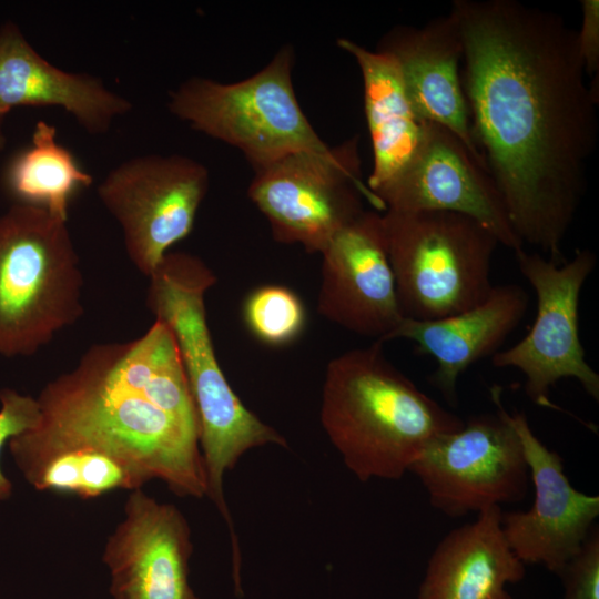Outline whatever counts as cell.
<instances>
[{"mask_svg": "<svg viewBox=\"0 0 599 599\" xmlns=\"http://www.w3.org/2000/svg\"><path fill=\"white\" fill-rule=\"evenodd\" d=\"M565 599H599V531L593 527L558 575Z\"/></svg>", "mask_w": 599, "mask_h": 599, "instance_id": "obj_24", "label": "cell"}, {"mask_svg": "<svg viewBox=\"0 0 599 599\" xmlns=\"http://www.w3.org/2000/svg\"><path fill=\"white\" fill-rule=\"evenodd\" d=\"M581 27L577 30L579 52L587 74L593 77L599 69V1H581Z\"/></svg>", "mask_w": 599, "mask_h": 599, "instance_id": "obj_26", "label": "cell"}, {"mask_svg": "<svg viewBox=\"0 0 599 599\" xmlns=\"http://www.w3.org/2000/svg\"><path fill=\"white\" fill-rule=\"evenodd\" d=\"M40 418L37 398L11 388L0 390V454L16 435L33 428ZM12 494V484L0 466V501Z\"/></svg>", "mask_w": 599, "mask_h": 599, "instance_id": "obj_25", "label": "cell"}, {"mask_svg": "<svg viewBox=\"0 0 599 599\" xmlns=\"http://www.w3.org/2000/svg\"><path fill=\"white\" fill-rule=\"evenodd\" d=\"M247 195L266 217L272 236L322 253L363 211V200L384 210L362 181L358 138L321 152L288 154L254 171Z\"/></svg>", "mask_w": 599, "mask_h": 599, "instance_id": "obj_8", "label": "cell"}, {"mask_svg": "<svg viewBox=\"0 0 599 599\" xmlns=\"http://www.w3.org/2000/svg\"><path fill=\"white\" fill-rule=\"evenodd\" d=\"M83 284L68 222L14 203L0 216V355L31 356L77 323Z\"/></svg>", "mask_w": 599, "mask_h": 599, "instance_id": "obj_5", "label": "cell"}, {"mask_svg": "<svg viewBox=\"0 0 599 599\" xmlns=\"http://www.w3.org/2000/svg\"><path fill=\"white\" fill-rule=\"evenodd\" d=\"M210 184L207 169L181 154H145L113 167L98 196L123 232L131 263L149 277L192 231Z\"/></svg>", "mask_w": 599, "mask_h": 599, "instance_id": "obj_11", "label": "cell"}, {"mask_svg": "<svg viewBox=\"0 0 599 599\" xmlns=\"http://www.w3.org/2000/svg\"><path fill=\"white\" fill-rule=\"evenodd\" d=\"M500 387L490 388L496 414L464 420L433 438L408 471L425 487L433 507L449 517L522 500L529 469L519 436L501 408Z\"/></svg>", "mask_w": 599, "mask_h": 599, "instance_id": "obj_10", "label": "cell"}, {"mask_svg": "<svg viewBox=\"0 0 599 599\" xmlns=\"http://www.w3.org/2000/svg\"><path fill=\"white\" fill-rule=\"evenodd\" d=\"M149 280L146 307L174 336L197 414L206 496L232 531L223 494L224 474L250 449L287 447V441L242 403L219 364L204 300L216 283L211 268L193 254L169 252Z\"/></svg>", "mask_w": 599, "mask_h": 599, "instance_id": "obj_4", "label": "cell"}, {"mask_svg": "<svg viewBox=\"0 0 599 599\" xmlns=\"http://www.w3.org/2000/svg\"><path fill=\"white\" fill-rule=\"evenodd\" d=\"M528 303L521 286L494 285L483 302L460 313L428 321L404 317L389 341L408 339L418 354L432 356L437 366L428 379L447 402L455 404L460 375L498 352L524 319Z\"/></svg>", "mask_w": 599, "mask_h": 599, "instance_id": "obj_18", "label": "cell"}, {"mask_svg": "<svg viewBox=\"0 0 599 599\" xmlns=\"http://www.w3.org/2000/svg\"><path fill=\"white\" fill-rule=\"evenodd\" d=\"M243 316L252 334L272 346L295 341L306 321L302 300L282 285H264L252 291L245 300Z\"/></svg>", "mask_w": 599, "mask_h": 599, "instance_id": "obj_23", "label": "cell"}, {"mask_svg": "<svg viewBox=\"0 0 599 599\" xmlns=\"http://www.w3.org/2000/svg\"><path fill=\"white\" fill-rule=\"evenodd\" d=\"M321 255L319 314L354 334L388 342L404 316L382 215L364 210L331 240Z\"/></svg>", "mask_w": 599, "mask_h": 599, "instance_id": "obj_13", "label": "cell"}, {"mask_svg": "<svg viewBox=\"0 0 599 599\" xmlns=\"http://www.w3.org/2000/svg\"><path fill=\"white\" fill-rule=\"evenodd\" d=\"M383 345L336 356L323 384L322 426L361 481L400 479L433 438L464 425L397 369Z\"/></svg>", "mask_w": 599, "mask_h": 599, "instance_id": "obj_3", "label": "cell"}, {"mask_svg": "<svg viewBox=\"0 0 599 599\" xmlns=\"http://www.w3.org/2000/svg\"><path fill=\"white\" fill-rule=\"evenodd\" d=\"M191 529L172 504L142 488L131 490L124 517L108 538L106 565L113 599H199L189 582Z\"/></svg>", "mask_w": 599, "mask_h": 599, "instance_id": "obj_15", "label": "cell"}, {"mask_svg": "<svg viewBox=\"0 0 599 599\" xmlns=\"http://www.w3.org/2000/svg\"><path fill=\"white\" fill-rule=\"evenodd\" d=\"M382 220L405 318L447 317L489 295L493 257L500 243L480 222L445 211L387 210Z\"/></svg>", "mask_w": 599, "mask_h": 599, "instance_id": "obj_6", "label": "cell"}, {"mask_svg": "<svg viewBox=\"0 0 599 599\" xmlns=\"http://www.w3.org/2000/svg\"><path fill=\"white\" fill-rule=\"evenodd\" d=\"M473 140L516 236L562 262L598 141L577 30L518 0H454Z\"/></svg>", "mask_w": 599, "mask_h": 599, "instance_id": "obj_1", "label": "cell"}, {"mask_svg": "<svg viewBox=\"0 0 599 599\" xmlns=\"http://www.w3.org/2000/svg\"><path fill=\"white\" fill-rule=\"evenodd\" d=\"M500 506L449 531L433 551L418 599H512L507 583L525 577L501 528Z\"/></svg>", "mask_w": 599, "mask_h": 599, "instance_id": "obj_19", "label": "cell"}, {"mask_svg": "<svg viewBox=\"0 0 599 599\" xmlns=\"http://www.w3.org/2000/svg\"><path fill=\"white\" fill-rule=\"evenodd\" d=\"M37 490L92 499L116 489H138L126 469L112 458L90 451L55 453L19 467Z\"/></svg>", "mask_w": 599, "mask_h": 599, "instance_id": "obj_22", "label": "cell"}, {"mask_svg": "<svg viewBox=\"0 0 599 599\" xmlns=\"http://www.w3.org/2000/svg\"><path fill=\"white\" fill-rule=\"evenodd\" d=\"M7 138L2 129V122H0V152L6 148Z\"/></svg>", "mask_w": 599, "mask_h": 599, "instance_id": "obj_27", "label": "cell"}, {"mask_svg": "<svg viewBox=\"0 0 599 599\" xmlns=\"http://www.w3.org/2000/svg\"><path fill=\"white\" fill-rule=\"evenodd\" d=\"M376 50L397 64L418 119L453 132L485 166L473 140L460 79L463 40L451 12L422 27L396 26L384 34Z\"/></svg>", "mask_w": 599, "mask_h": 599, "instance_id": "obj_16", "label": "cell"}, {"mask_svg": "<svg viewBox=\"0 0 599 599\" xmlns=\"http://www.w3.org/2000/svg\"><path fill=\"white\" fill-rule=\"evenodd\" d=\"M336 43L355 59L362 74L364 110L373 151L367 186L374 194L410 162L422 142L426 122L415 114L390 55L346 38L338 39Z\"/></svg>", "mask_w": 599, "mask_h": 599, "instance_id": "obj_20", "label": "cell"}, {"mask_svg": "<svg viewBox=\"0 0 599 599\" xmlns=\"http://www.w3.org/2000/svg\"><path fill=\"white\" fill-rule=\"evenodd\" d=\"M385 211H445L485 225L500 245L524 248L510 225L502 199L486 167L449 130L426 122L410 162L374 192Z\"/></svg>", "mask_w": 599, "mask_h": 599, "instance_id": "obj_12", "label": "cell"}, {"mask_svg": "<svg viewBox=\"0 0 599 599\" xmlns=\"http://www.w3.org/2000/svg\"><path fill=\"white\" fill-rule=\"evenodd\" d=\"M501 408L519 436L535 489L528 510L502 512V532L524 564H542L559 575L595 527L599 497L573 488L561 457L535 435L525 414H509L502 403Z\"/></svg>", "mask_w": 599, "mask_h": 599, "instance_id": "obj_14", "label": "cell"}, {"mask_svg": "<svg viewBox=\"0 0 599 599\" xmlns=\"http://www.w3.org/2000/svg\"><path fill=\"white\" fill-rule=\"evenodd\" d=\"M18 106H59L90 134H103L131 102L88 73L45 60L12 21L0 27V122Z\"/></svg>", "mask_w": 599, "mask_h": 599, "instance_id": "obj_17", "label": "cell"}, {"mask_svg": "<svg viewBox=\"0 0 599 599\" xmlns=\"http://www.w3.org/2000/svg\"><path fill=\"white\" fill-rule=\"evenodd\" d=\"M515 256L536 293V317L525 337L493 355V365L518 369L526 378L527 396L541 407H556L549 393L564 378L578 380L598 402L599 375L586 359L579 333L580 294L597 265L596 253L581 248L562 262L525 248Z\"/></svg>", "mask_w": 599, "mask_h": 599, "instance_id": "obj_9", "label": "cell"}, {"mask_svg": "<svg viewBox=\"0 0 599 599\" xmlns=\"http://www.w3.org/2000/svg\"><path fill=\"white\" fill-rule=\"evenodd\" d=\"M55 136L54 125L38 121L30 144L8 161L2 183L16 204L42 207L68 222L74 193L93 179Z\"/></svg>", "mask_w": 599, "mask_h": 599, "instance_id": "obj_21", "label": "cell"}, {"mask_svg": "<svg viewBox=\"0 0 599 599\" xmlns=\"http://www.w3.org/2000/svg\"><path fill=\"white\" fill-rule=\"evenodd\" d=\"M37 398L38 424L8 441L18 467L68 450L123 466L138 489L160 479L180 497L207 484L199 418L171 329L155 319L140 337L91 345Z\"/></svg>", "mask_w": 599, "mask_h": 599, "instance_id": "obj_2", "label": "cell"}, {"mask_svg": "<svg viewBox=\"0 0 599 599\" xmlns=\"http://www.w3.org/2000/svg\"><path fill=\"white\" fill-rule=\"evenodd\" d=\"M293 67L294 50L285 45L241 81L187 79L169 93L167 108L194 130L240 150L254 171L292 153L325 151L296 98Z\"/></svg>", "mask_w": 599, "mask_h": 599, "instance_id": "obj_7", "label": "cell"}]
</instances>
